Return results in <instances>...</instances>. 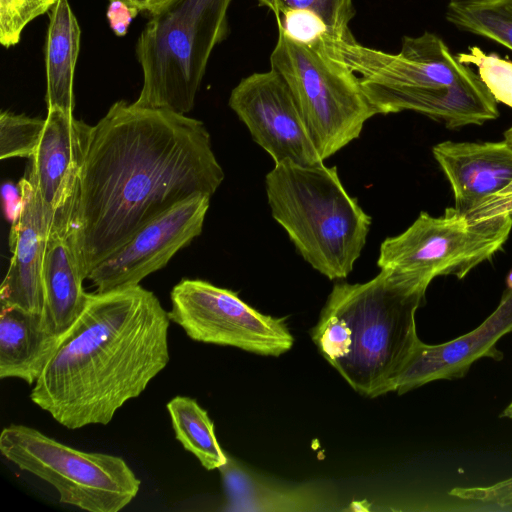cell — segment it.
I'll return each instance as SVG.
<instances>
[{"mask_svg":"<svg viewBox=\"0 0 512 512\" xmlns=\"http://www.w3.org/2000/svg\"><path fill=\"white\" fill-rule=\"evenodd\" d=\"M223 180L203 122L119 100L90 126L73 195L56 218L87 279L148 222L192 196L211 197Z\"/></svg>","mask_w":512,"mask_h":512,"instance_id":"obj_1","label":"cell"},{"mask_svg":"<svg viewBox=\"0 0 512 512\" xmlns=\"http://www.w3.org/2000/svg\"><path fill=\"white\" fill-rule=\"evenodd\" d=\"M168 312L140 285L89 293L33 384L30 399L60 425H107L170 359Z\"/></svg>","mask_w":512,"mask_h":512,"instance_id":"obj_2","label":"cell"},{"mask_svg":"<svg viewBox=\"0 0 512 512\" xmlns=\"http://www.w3.org/2000/svg\"><path fill=\"white\" fill-rule=\"evenodd\" d=\"M432 280L387 268L365 283L334 285L312 340L359 394L374 398L390 392L419 339L415 315Z\"/></svg>","mask_w":512,"mask_h":512,"instance_id":"obj_3","label":"cell"},{"mask_svg":"<svg viewBox=\"0 0 512 512\" xmlns=\"http://www.w3.org/2000/svg\"><path fill=\"white\" fill-rule=\"evenodd\" d=\"M337 56L355 74L380 114L409 110L449 129L481 125L499 116L497 101L470 65L431 32L404 36L398 53L356 40L335 42Z\"/></svg>","mask_w":512,"mask_h":512,"instance_id":"obj_4","label":"cell"},{"mask_svg":"<svg viewBox=\"0 0 512 512\" xmlns=\"http://www.w3.org/2000/svg\"><path fill=\"white\" fill-rule=\"evenodd\" d=\"M273 218L303 259L330 280L348 276L371 218L345 190L336 167L284 161L266 175Z\"/></svg>","mask_w":512,"mask_h":512,"instance_id":"obj_5","label":"cell"},{"mask_svg":"<svg viewBox=\"0 0 512 512\" xmlns=\"http://www.w3.org/2000/svg\"><path fill=\"white\" fill-rule=\"evenodd\" d=\"M231 0H168L150 14L136 44L143 86L138 106L186 114L209 57L228 34Z\"/></svg>","mask_w":512,"mask_h":512,"instance_id":"obj_6","label":"cell"},{"mask_svg":"<svg viewBox=\"0 0 512 512\" xmlns=\"http://www.w3.org/2000/svg\"><path fill=\"white\" fill-rule=\"evenodd\" d=\"M323 39L305 45L278 32L270 69L287 84L320 157L326 160L358 138L365 122L380 113L360 78L327 49Z\"/></svg>","mask_w":512,"mask_h":512,"instance_id":"obj_7","label":"cell"},{"mask_svg":"<svg viewBox=\"0 0 512 512\" xmlns=\"http://www.w3.org/2000/svg\"><path fill=\"white\" fill-rule=\"evenodd\" d=\"M0 452L19 469L52 485L60 503L89 512L122 510L141 485L122 457L81 451L21 424L3 428Z\"/></svg>","mask_w":512,"mask_h":512,"instance_id":"obj_8","label":"cell"},{"mask_svg":"<svg viewBox=\"0 0 512 512\" xmlns=\"http://www.w3.org/2000/svg\"><path fill=\"white\" fill-rule=\"evenodd\" d=\"M511 230L512 215L472 222L453 207L440 217L423 211L403 233L382 242L377 265L433 279L442 275L462 279L492 258Z\"/></svg>","mask_w":512,"mask_h":512,"instance_id":"obj_9","label":"cell"},{"mask_svg":"<svg viewBox=\"0 0 512 512\" xmlns=\"http://www.w3.org/2000/svg\"><path fill=\"white\" fill-rule=\"evenodd\" d=\"M170 320L192 340L232 346L264 356L291 349L294 338L283 318L262 314L237 293L199 279H183L171 293Z\"/></svg>","mask_w":512,"mask_h":512,"instance_id":"obj_10","label":"cell"},{"mask_svg":"<svg viewBox=\"0 0 512 512\" xmlns=\"http://www.w3.org/2000/svg\"><path fill=\"white\" fill-rule=\"evenodd\" d=\"M228 103L275 164H323L290 89L274 70L243 78Z\"/></svg>","mask_w":512,"mask_h":512,"instance_id":"obj_11","label":"cell"},{"mask_svg":"<svg viewBox=\"0 0 512 512\" xmlns=\"http://www.w3.org/2000/svg\"><path fill=\"white\" fill-rule=\"evenodd\" d=\"M210 196H192L140 228L123 246L99 263L87 279L102 293L136 286L162 269L202 232Z\"/></svg>","mask_w":512,"mask_h":512,"instance_id":"obj_12","label":"cell"},{"mask_svg":"<svg viewBox=\"0 0 512 512\" xmlns=\"http://www.w3.org/2000/svg\"><path fill=\"white\" fill-rule=\"evenodd\" d=\"M511 332L512 289L507 288L496 309L472 331L441 344H426L418 339L390 392L403 394L432 381L463 378L481 358L500 361L504 355L497 343Z\"/></svg>","mask_w":512,"mask_h":512,"instance_id":"obj_13","label":"cell"},{"mask_svg":"<svg viewBox=\"0 0 512 512\" xmlns=\"http://www.w3.org/2000/svg\"><path fill=\"white\" fill-rule=\"evenodd\" d=\"M19 190V207L9 237L12 258L0 287V304L43 312V259L54 220L46 215L28 170Z\"/></svg>","mask_w":512,"mask_h":512,"instance_id":"obj_14","label":"cell"},{"mask_svg":"<svg viewBox=\"0 0 512 512\" xmlns=\"http://www.w3.org/2000/svg\"><path fill=\"white\" fill-rule=\"evenodd\" d=\"M89 130L90 125L77 120L73 113L47 110L44 130L27 170L36 183L46 215L53 220L73 195Z\"/></svg>","mask_w":512,"mask_h":512,"instance_id":"obj_15","label":"cell"},{"mask_svg":"<svg viewBox=\"0 0 512 512\" xmlns=\"http://www.w3.org/2000/svg\"><path fill=\"white\" fill-rule=\"evenodd\" d=\"M432 153L451 185L453 208L463 216L512 181V146L505 140L444 141Z\"/></svg>","mask_w":512,"mask_h":512,"instance_id":"obj_16","label":"cell"},{"mask_svg":"<svg viewBox=\"0 0 512 512\" xmlns=\"http://www.w3.org/2000/svg\"><path fill=\"white\" fill-rule=\"evenodd\" d=\"M60 339L43 312L1 304L0 378H18L35 384Z\"/></svg>","mask_w":512,"mask_h":512,"instance_id":"obj_17","label":"cell"},{"mask_svg":"<svg viewBox=\"0 0 512 512\" xmlns=\"http://www.w3.org/2000/svg\"><path fill=\"white\" fill-rule=\"evenodd\" d=\"M84 280L65 228L55 218L43 259V314L60 336L76 321L86 304L89 293L83 289Z\"/></svg>","mask_w":512,"mask_h":512,"instance_id":"obj_18","label":"cell"},{"mask_svg":"<svg viewBox=\"0 0 512 512\" xmlns=\"http://www.w3.org/2000/svg\"><path fill=\"white\" fill-rule=\"evenodd\" d=\"M229 511L308 512L326 510L332 499L323 489L289 487L263 478L228 456L219 468Z\"/></svg>","mask_w":512,"mask_h":512,"instance_id":"obj_19","label":"cell"},{"mask_svg":"<svg viewBox=\"0 0 512 512\" xmlns=\"http://www.w3.org/2000/svg\"><path fill=\"white\" fill-rule=\"evenodd\" d=\"M80 37L81 30L68 0H57L49 12L44 46L47 110L73 113V82Z\"/></svg>","mask_w":512,"mask_h":512,"instance_id":"obj_20","label":"cell"},{"mask_svg":"<svg viewBox=\"0 0 512 512\" xmlns=\"http://www.w3.org/2000/svg\"><path fill=\"white\" fill-rule=\"evenodd\" d=\"M176 439L207 470L219 469L228 460L215 435L214 424L195 399L176 396L166 405Z\"/></svg>","mask_w":512,"mask_h":512,"instance_id":"obj_21","label":"cell"},{"mask_svg":"<svg viewBox=\"0 0 512 512\" xmlns=\"http://www.w3.org/2000/svg\"><path fill=\"white\" fill-rule=\"evenodd\" d=\"M445 16L459 30L512 50V0L449 1Z\"/></svg>","mask_w":512,"mask_h":512,"instance_id":"obj_22","label":"cell"},{"mask_svg":"<svg viewBox=\"0 0 512 512\" xmlns=\"http://www.w3.org/2000/svg\"><path fill=\"white\" fill-rule=\"evenodd\" d=\"M277 17L285 11H306L319 17L335 42L355 40L349 23L355 15L352 0H257Z\"/></svg>","mask_w":512,"mask_h":512,"instance_id":"obj_23","label":"cell"},{"mask_svg":"<svg viewBox=\"0 0 512 512\" xmlns=\"http://www.w3.org/2000/svg\"><path fill=\"white\" fill-rule=\"evenodd\" d=\"M45 126V119L0 113V158H28L36 152Z\"/></svg>","mask_w":512,"mask_h":512,"instance_id":"obj_24","label":"cell"},{"mask_svg":"<svg viewBox=\"0 0 512 512\" xmlns=\"http://www.w3.org/2000/svg\"><path fill=\"white\" fill-rule=\"evenodd\" d=\"M456 57L462 63L474 65L495 100L512 108V61L496 53L487 54L478 46H471L467 53H457Z\"/></svg>","mask_w":512,"mask_h":512,"instance_id":"obj_25","label":"cell"},{"mask_svg":"<svg viewBox=\"0 0 512 512\" xmlns=\"http://www.w3.org/2000/svg\"><path fill=\"white\" fill-rule=\"evenodd\" d=\"M57 0H0V42L10 48L20 41L24 28L52 9Z\"/></svg>","mask_w":512,"mask_h":512,"instance_id":"obj_26","label":"cell"},{"mask_svg":"<svg viewBox=\"0 0 512 512\" xmlns=\"http://www.w3.org/2000/svg\"><path fill=\"white\" fill-rule=\"evenodd\" d=\"M448 493L465 501L501 508L512 507V477L487 486L454 487Z\"/></svg>","mask_w":512,"mask_h":512,"instance_id":"obj_27","label":"cell"},{"mask_svg":"<svg viewBox=\"0 0 512 512\" xmlns=\"http://www.w3.org/2000/svg\"><path fill=\"white\" fill-rule=\"evenodd\" d=\"M502 215H512V181L480 203L466 217L469 221L478 222Z\"/></svg>","mask_w":512,"mask_h":512,"instance_id":"obj_28","label":"cell"},{"mask_svg":"<svg viewBox=\"0 0 512 512\" xmlns=\"http://www.w3.org/2000/svg\"><path fill=\"white\" fill-rule=\"evenodd\" d=\"M138 11L120 0L109 2L106 16L111 30L116 36H125L132 20L138 15Z\"/></svg>","mask_w":512,"mask_h":512,"instance_id":"obj_29","label":"cell"},{"mask_svg":"<svg viewBox=\"0 0 512 512\" xmlns=\"http://www.w3.org/2000/svg\"><path fill=\"white\" fill-rule=\"evenodd\" d=\"M111 1V0H110ZM136 9L139 13L146 12L149 15L168 0H120Z\"/></svg>","mask_w":512,"mask_h":512,"instance_id":"obj_30","label":"cell"},{"mask_svg":"<svg viewBox=\"0 0 512 512\" xmlns=\"http://www.w3.org/2000/svg\"><path fill=\"white\" fill-rule=\"evenodd\" d=\"M500 418H507L512 420V400L511 402L504 408V410L499 415Z\"/></svg>","mask_w":512,"mask_h":512,"instance_id":"obj_31","label":"cell"},{"mask_svg":"<svg viewBox=\"0 0 512 512\" xmlns=\"http://www.w3.org/2000/svg\"><path fill=\"white\" fill-rule=\"evenodd\" d=\"M504 140L512 146V126L504 132Z\"/></svg>","mask_w":512,"mask_h":512,"instance_id":"obj_32","label":"cell"},{"mask_svg":"<svg viewBox=\"0 0 512 512\" xmlns=\"http://www.w3.org/2000/svg\"><path fill=\"white\" fill-rule=\"evenodd\" d=\"M506 286L508 289H512V269L510 270L506 277Z\"/></svg>","mask_w":512,"mask_h":512,"instance_id":"obj_33","label":"cell"},{"mask_svg":"<svg viewBox=\"0 0 512 512\" xmlns=\"http://www.w3.org/2000/svg\"><path fill=\"white\" fill-rule=\"evenodd\" d=\"M449 1H471V0H449Z\"/></svg>","mask_w":512,"mask_h":512,"instance_id":"obj_34","label":"cell"}]
</instances>
